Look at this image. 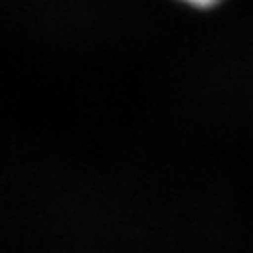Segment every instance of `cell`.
Instances as JSON below:
<instances>
[{"instance_id": "6da1fadb", "label": "cell", "mask_w": 253, "mask_h": 253, "mask_svg": "<svg viewBox=\"0 0 253 253\" xmlns=\"http://www.w3.org/2000/svg\"><path fill=\"white\" fill-rule=\"evenodd\" d=\"M184 2H188L191 6H197V8H210V6L217 4L219 0H184Z\"/></svg>"}]
</instances>
